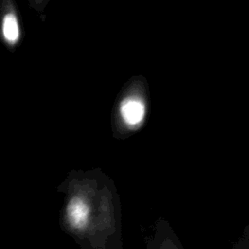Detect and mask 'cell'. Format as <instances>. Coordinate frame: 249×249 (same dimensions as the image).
Returning <instances> with one entry per match:
<instances>
[{
    "label": "cell",
    "instance_id": "cell-1",
    "mask_svg": "<svg viewBox=\"0 0 249 249\" xmlns=\"http://www.w3.org/2000/svg\"><path fill=\"white\" fill-rule=\"evenodd\" d=\"M1 32L3 39L10 45L16 44L21 34V22L16 0H0Z\"/></svg>",
    "mask_w": 249,
    "mask_h": 249
},
{
    "label": "cell",
    "instance_id": "cell-2",
    "mask_svg": "<svg viewBox=\"0 0 249 249\" xmlns=\"http://www.w3.org/2000/svg\"><path fill=\"white\" fill-rule=\"evenodd\" d=\"M67 215L70 224L74 228H83L88 220L89 207L80 197H74L67 206Z\"/></svg>",
    "mask_w": 249,
    "mask_h": 249
},
{
    "label": "cell",
    "instance_id": "cell-3",
    "mask_svg": "<svg viewBox=\"0 0 249 249\" xmlns=\"http://www.w3.org/2000/svg\"><path fill=\"white\" fill-rule=\"evenodd\" d=\"M121 113L128 124H136L143 119L145 108L140 100L131 97L122 103Z\"/></svg>",
    "mask_w": 249,
    "mask_h": 249
},
{
    "label": "cell",
    "instance_id": "cell-4",
    "mask_svg": "<svg viewBox=\"0 0 249 249\" xmlns=\"http://www.w3.org/2000/svg\"><path fill=\"white\" fill-rule=\"evenodd\" d=\"M30 8L35 10L37 13L41 14L44 12L45 8L48 6L50 0H27Z\"/></svg>",
    "mask_w": 249,
    "mask_h": 249
}]
</instances>
